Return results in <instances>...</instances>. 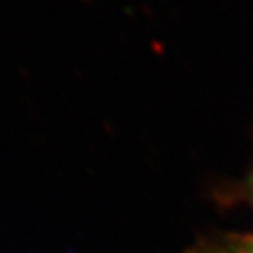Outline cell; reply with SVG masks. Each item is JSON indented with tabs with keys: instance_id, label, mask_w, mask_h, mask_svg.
I'll return each mask as SVG.
<instances>
[{
	"instance_id": "2",
	"label": "cell",
	"mask_w": 253,
	"mask_h": 253,
	"mask_svg": "<svg viewBox=\"0 0 253 253\" xmlns=\"http://www.w3.org/2000/svg\"><path fill=\"white\" fill-rule=\"evenodd\" d=\"M252 202H253V183H252Z\"/></svg>"
},
{
	"instance_id": "1",
	"label": "cell",
	"mask_w": 253,
	"mask_h": 253,
	"mask_svg": "<svg viewBox=\"0 0 253 253\" xmlns=\"http://www.w3.org/2000/svg\"><path fill=\"white\" fill-rule=\"evenodd\" d=\"M197 253H253V234L227 236L204 243L197 248Z\"/></svg>"
}]
</instances>
